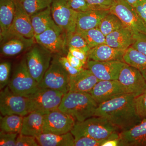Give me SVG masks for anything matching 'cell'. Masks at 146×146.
Masks as SVG:
<instances>
[{
    "mask_svg": "<svg viewBox=\"0 0 146 146\" xmlns=\"http://www.w3.org/2000/svg\"><path fill=\"white\" fill-rule=\"evenodd\" d=\"M135 96L126 94L99 104L94 116L107 119L121 132L127 130L141 122L136 113Z\"/></svg>",
    "mask_w": 146,
    "mask_h": 146,
    "instance_id": "cell-1",
    "label": "cell"
},
{
    "mask_svg": "<svg viewBox=\"0 0 146 146\" xmlns=\"http://www.w3.org/2000/svg\"><path fill=\"white\" fill-rule=\"evenodd\" d=\"M98 104L89 93L70 91L64 94L58 109L76 122L94 117Z\"/></svg>",
    "mask_w": 146,
    "mask_h": 146,
    "instance_id": "cell-2",
    "label": "cell"
},
{
    "mask_svg": "<svg viewBox=\"0 0 146 146\" xmlns=\"http://www.w3.org/2000/svg\"><path fill=\"white\" fill-rule=\"evenodd\" d=\"M120 132L121 131L107 119L97 116L83 121L76 122L71 131L75 139L88 137L98 140L118 139Z\"/></svg>",
    "mask_w": 146,
    "mask_h": 146,
    "instance_id": "cell-3",
    "label": "cell"
},
{
    "mask_svg": "<svg viewBox=\"0 0 146 146\" xmlns=\"http://www.w3.org/2000/svg\"><path fill=\"white\" fill-rule=\"evenodd\" d=\"M39 84L31 74L25 56L16 66L8 86L14 94L27 97L39 88Z\"/></svg>",
    "mask_w": 146,
    "mask_h": 146,
    "instance_id": "cell-4",
    "label": "cell"
},
{
    "mask_svg": "<svg viewBox=\"0 0 146 146\" xmlns=\"http://www.w3.org/2000/svg\"><path fill=\"white\" fill-rule=\"evenodd\" d=\"M52 54L50 52L36 42L25 56L29 70L39 84L49 67Z\"/></svg>",
    "mask_w": 146,
    "mask_h": 146,
    "instance_id": "cell-5",
    "label": "cell"
},
{
    "mask_svg": "<svg viewBox=\"0 0 146 146\" xmlns=\"http://www.w3.org/2000/svg\"><path fill=\"white\" fill-rule=\"evenodd\" d=\"M64 93L48 88H38L27 98L29 101L30 112L34 111L49 112L58 109Z\"/></svg>",
    "mask_w": 146,
    "mask_h": 146,
    "instance_id": "cell-6",
    "label": "cell"
},
{
    "mask_svg": "<svg viewBox=\"0 0 146 146\" xmlns=\"http://www.w3.org/2000/svg\"><path fill=\"white\" fill-rule=\"evenodd\" d=\"M110 11L117 16L124 26L133 34H146V26L143 21L134 7L124 0H115Z\"/></svg>",
    "mask_w": 146,
    "mask_h": 146,
    "instance_id": "cell-7",
    "label": "cell"
},
{
    "mask_svg": "<svg viewBox=\"0 0 146 146\" xmlns=\"http://www.w3.org/2000/svg\"><path fill=\"white\" fill-rule=\"evenodd\" d=\"M70 79V75L58 62L56 56L53 58L38 86L57 90L65 94L69 91Z\"/></svg>",
    "mask_w": 146,
    "mask_h": 146,
    "instance_id": "cell-8",
    "label": "cell"
},
{
    "mask_svg": "<svg viewBox=\"0 0 146 146\" xmlns=\"http://www.w3.org/2000/svg\"><path fill=\"white\" fill-rule=\"evenodd\" d=\"M50 8L54 21L63 32L76 31L78 12L71 8L67 0H52Z\"/></svg>",
    "mask_w": 146,
    "mask_h": 146,
    "instance_id": "cell-9",
    "label": "cell"
},
{
    "mask_svg": "<svg viewBox=\"0 0 146 146\" xmlns=\"http://www.w3.org/2000/svg\"><path fill=\"white\" fill-rule=\"evenodd\" d=\"M0 112L3 116H25L30 112L28 98L14 94L8 85L0 93Z\"/></svg>",
    "mask_w": 146,
    "mask_h": 146,
    "instance_id": "cell-10",
    "label": "cell"
},
{
    "mask_svg": "<svg viewBox=\"0 0 146 146\" xmlns=\"http://www.w3.org/2000/svg\"><path fill=\"white\" fill-rule=\"evenodd\" d=\"M76 123L72 117L58 109L49 111L45 115L43 133H68L71 132Z\"/></svg>",
    "mask_w": 146,
    "mask_h": 146,
    "instance_id": "cell-11",
    "label": "cell"
},
{
    "mask_svg": "<svg viewBox=\"0 0 146 146\" xmlns=\"http://www.w3.org/2000/svg\"><path fill=\"white\" fill-rule=\"evenodd\" d=\"M118 80L127 94L138 96L146 91V80L138 69L126 64L120 72Z\"/></svg>",
    "mask_w": 146,
    "mask_h": 146,
    "instance_id": "cell-12",
    "label": "cell"
},
{
    "mask_svg": "<svg viewBox=\"0 0 146 146\" xmlns=\"http://www.w3.org/2000/svg\"><path fill=\"white\" fill-rule=\"evenodd\" d=\"M1 38V54L5 57L16 56L28 50L36 43L34 38L7 33Z\"/></svg>",
    "mask_w": 146,
    "mask_h": 146,
    "instance_id": "cell-13",
    "label": "cell"
},
{
    "mask_svg": "<svg viewBox=\"0 0 146 146\" xmlns=\"http://www.w3.org/2000/svg\"><path fill=\"white\" fill-rule=\"evenodd\" d=\"M126 63L121 60L97 61L87 60V68L100 80H117Z\"/></svg>",
    "mask_w": 146,
    "mask_h": 146,
    "instance_id": "cell-14",
    "label": "cell"
},
{
    "mask_svg": "<svg viewBox=\"0 0 146 146\" xmlns=\"http://www.w3.org/2000/svg\"><path fill=\"white\" fill-rule=\"evenodd\" d=\"M89 94L99 105L127 93L117 80H100Z\"/></svg>",
    "mask_w": 146,
    "mask_h": 146,
    "instance_id": "cell-15",
    "label": "cell"
},
{
    "mask_svg": "<svg viewBox=\"0 0 146 146\" xmlns=\"http://www.w3.org/2000/svg\"><path fill=\"white\" fill-rule=\"evenodd\" d=\"M66 33L52 29H48L41 34L34 36L36 43L44 47L52 54H60L66 50Z\"/></svg>",
    "mask_w": 146,
    "mask_h": 146,
    "instance_id": "cell-16",
    "label": "cell"
},
{
    "mask_svg": "<svg viewBox=\"0 0 146 146\" xmlns=\"http://www.w3.org/2000/svg\"><path fill=\"white\" fill-rule=\"evenodd\" d=\"M7 33L19 35L27 38L34 37L30 16L23 8L18 0H16L15 16L12 25Z\"/></svg>",
    "mask_w": 146,
    "mask_h": 146,
    "instance_id": "cell-17",
    "label": "cell"
},
{
    "mask_svg": "<svg viewBox=\"0 0 146 146\" xmlns=\"http://www.w3.org/2000/svg\"><path fill=\"white\" fill-rule=\"evenodd\" d=\"M119 146H146V119L119 134Z\"/></svg>",
    "mask_w": 146,
    "mask_h": 146,
    "instance_id": "cell-18",
    "label": "cell"
},
{
    "mask_svg": "<svg viewBox=\"0 0 146 146\" xmlns=\"http://www.w3.org/2000/svg\"><path fill=\"white\" fill-rule=\"evenodd\" d=\"M100 81L89 69H84L74 76H70L69 91L90 93Z\"/></svg>",
    "mask_w": 146,
    "mask_h": 146,
    "instance_id": "cell-19",
    "label": "cell"
},
{
    "mask_svg": "<svg viewBox=\"0 0 146 146\" xmlns=\"http://www.w3.org/2000/svg\"><path fill=\"white\" fill-rule=\"evenodd\" d=\"M48 112L32 111L24 116L20 133L35 137L42 134L45 115Z\"/></svg>",
    "mask_w": 146,
    "mask_h": 146,
    "instance_id": "cell-20",
    "label": "cell"
},
{
    "mask_svg": "<svg viewBox=\"0 0 146 146\" xmlns=\"http://www.w3.org/2000/svg\"><path fill=\"white\" fill-rule=\"evenodd\" d=\"M125 50L112 48L106 44H103L90 50L88 52L87 60L97 61L112 60L123 61V56Z\"/></svg>",
    "mask_w": 146,
    "mask_h": 146,
    "instance_id": "cell-21",
    "label": "cell"
},
{
    "mask_svg": "<svg viewBox=\"0 0 146 146\" xmlns=\"http://www.w3.org/2000/svg\"><path fill=\"white\" fill-rule=\"evenodd\" d=\"M110 12V10H91L78 12L76 31H86L98 28L102 20Z\"/></svg>",
    "mask_w": 146,
    "mask_h": 146,
    "instance_id": "cell-22",
    "label": "cell"
},
{
    "mask_svg": "<svg viewBox=\"0 0 146 146\" xmlns=\"http://www.w3.org/2000/svg\"><path fill=\"white\" fill-rule=\"evenodd\" d=\"M30 17L35 36L41 34L49 29L63 32L53 19L50 6L35 13L30 16Z\"/></svg>",
    "mask_w": 146,
    "mask_h": 146,
    "instance_id": "cell-23",
    "label": "cell"
},
{
    "mask_svg": "<svg viewBox=\"0 0 146 146\" xmlns=\"http://www.w3.org/2000/svg\"><path fill=\"white\" fill-rule=\"evenodd\" d=\"M133 42V33L124 26L106 36V44L119 49L126 50Z\"/></svg>",
    "mask_w": 146,
    "mask_h": 146,
    "instance_id": "cell-24",
    "label": "cell"
},
{
    "mask_svg": "<svg viewBox=\"0 0 146 146\" xmlns=\"http://www.w3.org/2000/svg\"><path fill=\"white\" fill-rule=\"evenodd\" d=\"M16 11V0H0V37L7 32Z\"/></svg>",
    "mask_w": 146,
    "mask_h": 146,
    "instance_id": "cell-25",
    "label": "cell"
},
{
    "mask_svg": "<svg viewBox=\"0 0 146 146\" xmlns=\"http://www.w3.org/2000/svg\"><path fill=\"white\" fill-rule=\"evenodd\" d=\"M39 146H74L75 138L71 132L63 134L42 133L35 137Z\"/></svg>",
    "mask_w": 146,
    "mask_h": 146,
    "instance_id": "cell-26",
    "label": "cell"
},
{
    "mask_svg": "<svg viewBox=\"0 0 146 146\" xmlns=\"http://www.w3.org/2000/svg\"><path fill=\"white\" fill-rule=\"evenodd\" d=\"M123 61L138 69L146 80V56L132 46L126 50Z\"/></svg>",
    "mask_w": 146,
    "mask_h": 146,
    "instance_id": "cell-27",
    "label": "cell"
},
{
    "mask_svg": "<svg viewBox=\"0 0 146 146\" xmlns=\"http://www.w3.org/2000/svg\"><path fill=\"white\" fill-rule=\"evenodd\" d=\"M24 116L17 115L1 116V131L6 132L21 133Z\"/></svg>",
    "mask_w": 146,
    "mask_h": 146,
    "instance_id": "cell-28",
    "label": "cell"
},
{
    "mask_svg": "<svg viewBox=\"0 0 146 146\" xmlns=\"http://www.w3.org/2000/svg\"><path fill=\"white\" fill-rule=\"evenodd\" d=\"M123 26L119 18L110 12L102 20L98 28L106 36Z\"/></svg>",
    "mask_w": 146,
    "mask_h": 146,
    "instance_id": "cell-29",
    "label": "cell"
},
{
    "mask_svg": "<svg viewBox=\"0 0 146 146\" xmlns=\"http://www.w3.org/2000/svg\"><path fill=\"white\" fill-rule=\"evenodd\" d=\"M77 32L84 38L90 49L106 44V36L98 28L86 31Z\"/></svg>",
    "mask_w": 146,
    "mask_h": 146,
    "instance_id": "cell-30",
    "label": "cell"
},
{
    "mask_svg": "<svg viewBox=\"0 0 146 146\" xmlns=\"http://www.w3.org/2000/svg\"><path fill=\"white\" fill-rule=\"evenodd\" d=\"M30 16L50 6L52 0H18Z\"/></svg>",
    "mask_w": 146,
    "mask_h": 146,
    "instance_id": "cell-31",
    "label": "cell"
},
{
    "mask_svg": "<svg viewBox=\"0 0 146 146\" xmlns=\"http://www.w3.org/2000/svg\"><path fill=\"white\" fill-rule=\"evenodd\" d=\"M65 45L68 49L70 47H73L83 50L87 52L91 49L84 38L81 35L76 31L66 34Z\"/></svg>",
    "mask_w": 146,
    "mask_h": 146,
    "instance_id": "cell-32",
    "label": "cell"
},
{
    "mask_svg": "<svg viewBox=\"0 0 146 146\" xmlns=\"http://www.w3.org/2000/svg\"><path fill=\"white\" fill-rule=\"evenodd\" d=\"M11 64L8 61H4L0 64V89L8 86L10 81Z\"/></svg>",
    "mask_w": 146,
    "mask_h": 146,
    "instance_id": "cell-33",
    "label": "cell"
},
{
    "mask_svg": "<svg viewBox=\"0 0 146 146\" xmlns=\"http://www.w3.org/2000/svg\"><path fill=\"white\" fill-rule=\"evenodd\" d=\"M135 107L139 117L143 120L146 119V91L135 97Z\"/></svg>",
    "mask_w": 146,
    "mask_h": 146,
    "instance_id": "cell-34",
    "label": "cell"
},
{
    "mask_svg": "<svg viewBox=\"0 0 146 146\" xmlns=\"http://www.w3.org/2000/svg\"><path fill=\"white\" fill-rule=\"evenodd\" d=\"M68 4L73 10L78 12H83L95 10L86 0H67Z\"/></svg>",
    "mask_w": 146,
    "mask_h": 146,
    "instance_id": "cell-35",
    "label": "cell"
},
{
    "mask_svg": "<svg viewBox=\"0 0 146 146\" xmlns=\"http://www.w3.org/2000/svg\"><path fill=\"white\" fill-rule=\"evenodd\" d=\"M19 133L0 131V146H16V140Z\"/></svg>",
    "mask_w": 146,
    "mask_h": 146,
    "instance_id": "cell-36",
    "label": "cell"
},
{
    "mask_svg": "<svg viewBox=\"0 0 146 146\" xmlns=\"http://www.w3.org/2000/svg\"><path fill=\"white\" fill-rule=\"evenodd\" d=\"M106 140H98L88 137H82L75 139L74 146H102Z\"/></svg>",
    "mask_w": 146,
    "mask_h": 146,
    "instance_id": "cell-37",
    "label": "cell"
},
{
    "mask_svg": "<svg viewBox=\"0 0 146 146\" xmlns=\"http://www.w3.org/2000/svg\"><path fill=\"white\" fill-rule=\"evenodd\" d=\"M134 42L131 46L146 56V34H133Z\"/></svg>",
    "mask_w": 146,
    "mask_h": 146,
    "instance_id": "cell-38",
    "label": "cell"
},
{
    "mask_svg": "<svg viewBox=\"0 0 146 146\" xmlns=\"http://www.w3.org/2000/svg\"><path fill=\"white\" fill-rule=\"evenodd\" d=\"M95 10H109L115 0H86Z\"/></svg>",
    "mask_w": 146,
    "mask_h": 146,
    "instance_id": "cell-39",
    "label": "cell"
},
{
    "mask_svg": "<svg viewBox=\"0 0 146 146\" xmlns=\"http://www.w3.org/2000/svg\"><path fill=\"white\" fill-rule=\"evenodd\" d=\"M56 56L58 62L70 76L76 75L84 69L83 68L78 69L74 68L69 63L66 56H62L60 54H57Z\"/></svg>",
    "mask_w": 146,
    "mask_h": 146,
    "instance_id": "cell-40",
    "label": "cell"
},
{
    "mask_svg": "<svg viewBox=\"0 0 146 146\" xmlns=\"http://www.w3.org/2000/svg\"><path fill=\"white\" fill-rule=\"evenodd\" d=\"M39 145L34 136L19 133L16 140V146H39Z\"/></svg>",
    "mask_w": 146,
    "mask_h": 146,
    "instance_id": "cell-41",
    "label": "cell"
},
{
    "mask_svg": "<svg viewBox=\"0 0 146 146\" xmlns=\"http://www.w3.org/2000/svg\"><path fill=\"white\" fill-rule=\"evenodd\" d=\"M133 7L146 26V0H138Z\"/></svg>",
    "mask_w": 146,
    "mask_h": 146,
    "instance_id": "cell-42",
    "label": "cell"
},
{
    "mask_svg": "<svg viewBox=\"0 0 146 146\" xmlns=\"http://www.w3.org/2000/svg\"><path fill=\"white\" fill-rule=\"evenodd\" d=\"M68 51L74 56L86 64L88 59V52L80 49L70 47L68 48Z\"/></svg>",
    "mask_w": 146,
    "mask_h": 146,
    "instance_id": "cell-43",
    "label": "cell"
},
{
    "mask_svg": "<svg viewBox=\"0 0 146 146\" xmlns=\"http://www.w3.org/2000/svg\"><path fill=\"white\" fill-rule=\"evenodd\" d=\"M66 57L71 65L76 69L83 68V66L85 64L78 58L73 56L70 52H68Z\"/></svg>",
    "mask_w": 146,
    "mask_h": 146,
    "instance_id": "cell-44",
    "label": "cell"
},
{
    "mask_svg": "<svg viewBox=\"0 0 146 146\" xmlns=\"http://www.w3.org/2000/svg\"><path fill=\"white\" fill-rule=\"evenodd\" d=\"M119 146V141L118 139H109L104 142L102 146Z\"/></svg>",
    "mask_w": 146,
    "mask_h": 146,
    "instance_id": "cell-45",
    "label": "cell"
},
{
    "mask_svg": "<svg viewBox=\"0 0 146 146\" xmlns=\"http://www.w3.org/2000/svg\"><path fill=\"white\" fill-rule=\"evenodd\" d=\"M124 1L130 5L133 6L135 3L138 1V0H124Z\"/></svg>",
    "mask_w": 146,
    "mask_h": 146,
    "instance_id": "cell-46",
    "label": "cell"
}]
</instances>
